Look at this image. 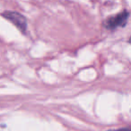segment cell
<instances>
[{"mask_svg": "<svg viewBox=\"0 0 131 131\" xmlns=\"http://www.w3.org/2000/svg\"><path fill=\"white\" fill-rule=\"evenodd\" d=\"M128 17H129V13L128 11L124 10L122 12L119 13V14H115V15L109 17L104 21V25L105 29H107L108 30L114 31L119 28H123L126 26Z\"/></svg>", "mask_w": 131, "mask_h": 131, "instance_id": "obj_1", "label": "cell"}, {"mask_svg": "<svg viewBox=\"0 0 131 131\" xmlns=\"http://www.w3.org/2000/svg\"><path fill=\"white\" fill-rule=\"evenodd\" d=\"M1 15L6 20L10 21L21 32L24 33L26 31L28 26L27 19L20 13L14 12V11H5V12L2 13Z\"/></svg>", "mask_w": 131, "mask_h": 131, "instance_id": "obj_2", "label": "cell"}, {"mask_svg": "<svg viewBox=\"0 0 131 131\" xmlns=\"http://www.w3.org/2000/svg\"><path fill=\"white\" fill-rule=\"evenodd\" d=\"M112 131H131V128H121V129L112 130Z\"/></svg>", "mask_w": 131, "mask_h": 131, "instance_id": "obj_3", "label": "cell"}, {"mask_svg": "<svg viewBox=\"0 0 131 131\" xmlns=\"http://www.w3.org/2000/svg\"><path fill=\"white\" fill-rule=\"evenodd\" d=\"M129 43L131 44V37H130V38H129Z\"/></svg>", "mask_w": 131, "mask_h": 131, "instance_id": "obj_4", "label": "cell"}]
</instances>
